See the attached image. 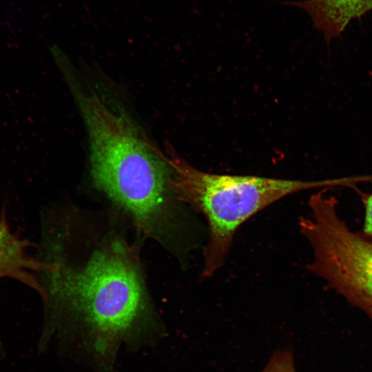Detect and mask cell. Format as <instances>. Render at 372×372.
<instances>
[{
	"label": "cell",
	"instance_id": "obj_1",
	"mask_svg": "<svg viewBox=\"0 0 372 372\" xmlns=\"http://www.w3.org/2000/svg\"><path fill=\"white\" fill-rule=\"evenodd\" d=\"M45 289L46 316L40 348L51 338H73L105 369L122 345L139 347L163 328L154 316L139 269L127 247L115 242L96 251L80 269L56 263Z\"/></svg>",
	"mask_w": 372,
	"mask_h": 372
},
{
	"label": "cell",
	"instance_id": "obj_2",
	"mask_svg": "<svg viewBox=\"0 0 372 372\" xmlns=\"http://www.w3.org/2000/svg\"><path fill=\"white\" fill-rule=\"evenodd\" d=\"M76 92L85 121L94 184L134 220L156 237L169 229L171 169L164 155L123 114L95 94Z\"/></svg>",
	"mask_w": 372,
	"mask_h": 372
},
{
	"label": "cell",
	"instance_id": "obj_3",
	"mask_svg": "<svg viewBox=\"0 0 372 372\" xmlns=\"http://www.w3.org/2000/svg\"><path fill=\"white\" fill-rule=\"evenodd\" d=\"M164 158L171 169L169 185L175 196L206 218L209 239L204 249L203 276L209 277L225 260L238 228L276 200L298 192L351 187V176L304 181L200 171L173 152Z\"/></svg>",
	"mask_w": 372,
	"mask_h": 372
},
{
	"label": "cell",
	"instance_id": "obj_4",
	"mask_svg": "<svg viewBox=\"0 0 372 372\" xmlns=\"http://www.w3.org/2000/svg\"><path fill=\"white\" fill-rule=\"evenodd\" d=\"M308 205L309 214L299 221L313 250L308 269L372 318V240L348 227L327 189Z\"/></svg>",
	"mask_w": 372,
	"mask_h": 372
},
{
	"label": "cell",
	"instance_id": "obj_5",
	"mask_svg": "<svg viewBox=\"0 0 372 372\" xmlns=\"http://www.w3.org/2000/svg\"><path fill=\"white\" fill-rule=\"evenodd\" d=\"M30 243L10 226L0 213V280L10 278L35 290L42 299L45 289L38 275L51 271L53 263L41 262L29 254Z\"/></svg>",
	"mask_w": 372,
	"mask_h": 372
},
{
	"label": "cell",
	"instance_id": "obj_6",
	"mask_svg": "<svg viewBox=\"0 0 372 372\" xmlns=\"http://www.w3.org/2000/svg\"><path fill=\"white\" fill-rule=\"evenodd\" d=\"M292 4L307 12L327 43L340 37L353 20L372 10V0H304Z\"/></svg>",
	"mask_w": 372,
	"mask_h": 372
},
{
	"label": "cell",
	"instance_id": "obj_7",
	"mask_svg": "<svg viewBox=\"0 0 372 372\" xmlns=\"http://www.w3.org/2000/svg\"><path fill=\"white\" fill-rule=\"evenodd\" d=\"M262 372H295L291 351L289 350L276 351Z\"/></svg>",
	"mask_w": 372,
	"mask_h": 372
},
{
	"label": "cell",
	"instance_id": "obj_8",
	"mask_svg": "<svg viewBox=\"0 0 372 372\" xmlns=\"http://www.w3.org/2000/svg\"><path fill=\"white\" fill-rule=\"evenodd\" d=\"M364 235L372 240V194L364 196Z\"/></svg>",
	"mask_w": 372,
	"mask_h": 372
}]
</instances>
